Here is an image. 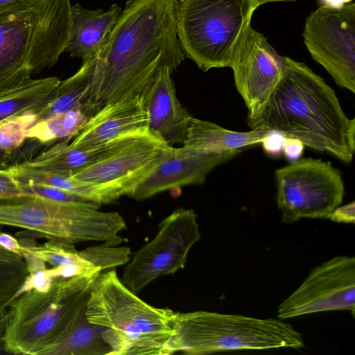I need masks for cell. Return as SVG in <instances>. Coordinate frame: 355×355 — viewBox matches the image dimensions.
<instances>
[{"label": "cell", "instance_id": "cell-6", "mask_svg": "<svg viewBox=\"0 0 355 355\" xmlns=\"http://www.w3.org/2000/svg\"><path fill=\"white\" fill-rule=\"evenodd\" d=\"M168 354H208L236 350L304 347L302 334L277 319H260L206 311H174Z\"/></svg>", "mask_w": 355, "mask_h": 355}, {"label": "cell", "instance_id": "cell-9", "mask_svg": "<svg viewBox=\"0 0 355 355\" xmlns=\"http://www.w3.org/2000/svg\"><path fill=\"white\" fill-rule=\"evenodd\" d=\"M175 150L148 126L137 128L110 153L71 177L92 184L101 204L110 203L129 196Z\"/></svg>", "mask_w": 355, "mask_h": 355}, {"label": "cell", "instance_id": "cell-36", "mask_svg": "<svg viewBox=\"0 0 355 355\" xmlns=\"http://www.w3.org/2000/svg\"><path fill=\"white\" fill-rule=\"evenodd\" d=\"M0 245L12 252L22 255V246L19 241L3 231L0 232Z\"/></svg>", "mask_w": 355, "mask_h": 355}, {"label": "cell", "instance_id": "cell-26", "mask_svg": "<svg viewBox=\"0 0 355 355\" xmlns=\"http://www.w3.org/2000/svg\"><path fill=\"white\" fill-rule=\"evenodd\" d=\"M89 118L80 108L57 113L34 124L28 130L27 138L44 144L58 139L71 138L84 127Z\"/></svg>", "mask_w": 355, "mask_h": 355}, {"label": "cell", "instance_id": "cell-19", "mask_svg": "<svg viewBox=\"0 0 355 355\" xmlns=\"http://www.w3.org/2000/svg\"><path fill=\"white\" fill-rule=\"evenodd\" d=\"M270 132L260 126L248 132H236L212 122L193 117L183 146L180 149L187 153L242 149L261 143Z\"/></svg>", "mask_w": 355, "mask_h": 355}, {"label": "cell", "instance_id": "cell-23", "mask_svg": "<svg viewBox=\"0 0 355 355\" xmlns=\"http://www.w3.org/2000/svg\"><path fill=\"white\" fill-rule=\"evenodd\" d=\"M16 180L20 183L55 187L78 196L84 200L101 205L94 186L64 174L33 168L22 164L12 167Z\"/></svg>", "mask_w": 355, "mask_h": 355}, {"label": "cell", "instance_id": "cell-12", "mask_svg": "<svg viewBox=\"0 0 355 355\" xmlns=\"http://www.w3.org/2000/svg\"><path fill=\"white\" fill-rule=\"evenodd\" d=\"M304 43L336 83L355 92V3L318 7L306 18Z\"/></svg>", "mask_w": 355, "mask_h": 355}, {"label": "cell", "instance_id": "cell-39", "mask_svg": "<svg viewBox=\"0 0 355 355\" xmlns=\"http://www.w3.org/2000/svg\"><path fill=\"white\" fill-rule=\"evenodd\" d=\"M259 6L271 3V2H280V1H295L296 0H256Z\"/></svg>", "mask_w": 355, "mask_h": 355}, {"label": "cell", "instance_id": "cell-3", "mask_svg": "<svg viewBox=\"0 0 355 355\" xmlns=\"http://www.w3.org/2000/svg\"><path fill=\"white\" fill-rule=\"evenodd\" d=\"M71 0H25L0 6V94L58 60L69 42Z\"/></svg>", "mask_w": 355, "mask_h": 355}, {"label": "cell", "instance_id": "cell-27", "mask_svg": "<svg viewBox=\"0 0 355 355\" xmlns=\"http://www.w3.org/2000/svg\"><path fill=\"white\" fill-rule=\"evenodd\" d=\"M48 239L41 245H37L33 241L26 239H21L19 241L22 246V252H28L44 263H48L53 268L65 266H78L83 268H98L84 259L73 244L54 239Z\"/></svg>", "mask_w": 355, "mask_h": 355}, {"label": "cell", "instance_id": "cell-16", "mask_svg": "<svg viewBox=\"0 0 355 355\" xmlns=\"http://www.w3.org/2000/svg\"><path fill=\"white\" fill-rule=\"evenodd\" d=\"M148 126L143 97L122 99L105 105L93 114L75 135L71 146L89 149L139 128Z\"/></svg>", "mask_w": 355, "mask_h": 355}, {"label": "cell", "instance_id": "cell-40", "mask_svg": "<svg viewBox=\"0 0 355 355\" xmlns=\"http://www.w3.org/2000/svg\"><path fill=\"white\" fill-rule=\"evenodd\" d=\"M25 1V0H0V6L12 3L15 1Z\"/></svg>", "mask_w": 355, "mask_h": 355}, {"label": "cell", "instance_id": "cell-35", "mask_svg": "<svg viewBox=\"0 0 355 355\" xmlns=\"http://www.w3.org/2000/svg\"><path fill=\"white\" fill-rule=\"evenodd\" d=\"M304 148V145L298 139L285 137L282 153L292 162L300 158Z\"/></svg>", "mask_w": 355, "mask_h": 355}, {"label": "cell", "instance_id": "cell-30", "mask_svg": "<svg viewBox=\"0 0 355 355\" xmlns=\"http://www.w3.org/2000/svg\"><path fill=\"white\" fill-rule=\"evenodd\" d=\"M19 183L24 194L37 195L58 201H87L78 196L55 187L40 184Z\"/></svg>", "mask_w": 355, "mask_h": 355}, {"label": "cell", "instance_id": "cell-25", "mask_svg": "<svg viewBox=\"0 0 355 355\" xmlns=\"http://www.w3.org/2000/svg\"><path fill=\"white\" fill-rule=\"evenodd\" d=\"M106 330L86 318L50 355H110L112 349L103 339Z\"/></svg>", "mask_w": 355, "mask_h": 355}, {"label": "cell", "instance_id": "cell-21", "mask_svg": "<svg viewBox=\"0 0 355 355\" xmlns=\"http://www.w3.org/2000/svg\"><path fill=\"white\" fill-rule=\"evenodd\" d=\"M60 80L55 76L31 79L0 94V123L26 114H37L53 98Z\"/></svg>", "mask_w": 355, "mask_h": 355}, {"label": "cell", "instance_id": "cell-29", "mask_svg": "<svg viewBox=\"0 0 355 355\" xmlns=\"http://www.w3.org/2000/svg\"><path fill=\"white\" fill-rule=\"evenodd\" d=\"M80 256L101 272L127 264L130 260L131 251L128 247H116L105 244L88 247L79 251Z\"/></svg>", "mask_w": 355, "mask_h": 355}, {"label": "cell", "instance_id": "cell-33", "mask_svg": "<svg viewBox=\"0 0 355 355\" xmlns=\"http://www.w3.org/2000/svg\"><path fill=\"white\" fill-rule=\"evenodd\" d=\"M284 139L282 134L270 132L261 142L265 152L271 156H278L282 153Z\"/></svg>", "mask_w": 355, "mask_h": 355}, {"label": "cell", "instance_id": "cell-28", "mask_svg": "<svg viewBox=\"0 0 355 355\" xmlns=\"http://www.w3.org/2000/svg\"><path fill=\"white\" fill-rule=\"evenodd\" d=\"M3 226L0 225V232ZM28 274L24 257L0 245V307H9Z\"/></svg>", "mask_w": 355, "mask_h": 355}, {"label": "cell", "instance_id": "cell-24", "mask_svg": "<svg viewBox=\"0 0 355 355\" xmlns=\"http://www.w3.org/2000/svg\"><path fill=\"white\" fill-rule=\"evenodd\" d=\"M38 120L37 115L26 114L0 123V168H9L27 160L23 144Z\"/></svg>", "mask_w": 355, "mask_h": 355}, {"label": "cell", "instance_id": "cell-7", "mask_svg": "<svg viewBox=\"0 0 355 355\" xmlns=\"http://www.w3.org/2000/svg\"><path fill=\"white\" fill-rule=\"evenodd\" d=\"M89 201H58L32 194L0 198V225L24 228L71 244L103 242L115 246L127 227L116 211H102Z\"/></svg>", "mask_w": 355, "mask_h": 355}, {"label": "cell", "instance_id": "cell-13", "mask_svg": "<svg viewBox=\"0 0 355 355\" xmlns=\"http://www.w3.org/2000/svg\"><path fill=\"white\" fill-rule=\"evenodd\" d=\"M338 310L355 312V258L336 256L313 268L278 307L280 319Z\"/></svg>", "mask_w": 355, "mask_h": 355}, {"label": "cell", "instance_id": "cell-10", "mask_svg": "<svg viewBox=\"0 0 355 355\" xmlns=\"http://www.w3.org/2000/svg\"><path fill=\"white\" fill-rule=\"evenodd\" d=\"M275 177L277 205L284 223L327 218L343 202L341 173L330 162L299 159L276 170Z\"/></svg>", "mask_w": 355, "mask_h": 355}, {"label": "cell", "instance_id": "cell-4", "mask_svg": "<svg viewBox=\"0 0 355 355\" xmlns=\"http://www.w3.org/2000/svg\"><path fill=\"white\" fill-rule=\"evenodd\" d=\"M98 275L56 278L46 291L31 289L18 295L8 307L4 350L50 355L87 318L89 292Z\"/></svg>", "mask_w": 355, "mask_h": 355}, {"label": "cell", "instance_id": "cell-14", "mask_svg": "<svg viewBox=\"0 0 355 355\" xmlns=\"http://www.w3.org/2000/svg\"><path fill=\"white\" fill-rule=\"evenodd\" d=\"M284 57L250 26L234 51L230 66L234 83L248 109L250 125L260 115L279 83Z\"/></svg>", "mask_w": 355, "mask_h": 355}, {"label": "cell", "instance_id": "cell-37", "mask_svg": "<svg viewBox=\"0 0 355 355\" xmlns=\"http://www.w3.org/2000/svg\"><path fill=\"white\" fill-rule=\"evenodd\" d=\"M10 317L8 306L0 307V352L4 349V336Z\"/></svg>", "mask_w": 355, "mask_h": 355}, {"label": "cell", "instance_id": "cell-31", "mask_svg": "<svg viewBox=\"0 0 355 355\" xmlns=\"http://www.w3.org/2000/svg\"><path fill=\"white\" fill-rule=\"evenodd\" d=\"M53 280L49 275L46 268L31 272L21 287L17 296L31 289L46 291L49 288Z\"/></svg>", "mask_w": 355, "mask_h": 355}, {"label": "cell", "instance_id": "cell-1", "mask_svg": "<svg viewBox=\"0 0 355 355\" xmlns=\"http://www.w3.org/2000/svg\"><path fill=\"white\" fill-rule=\"evenodd\" d=\"M178 0H128L105 42L83 60L90 88L83 111L92 116L103 106L144 97L159 71L184 61L176 26Z\"/></svg>", "mask_w": 355, "mask_h": 355}, {"label": "cell", "instance_id": "cell-15", "mask_svg": "<svg viewBox=\"0 0 355 355\" xmlns=\"http://www.w3.org/2000/svg\"><path fill=\"white\" fill-rule=\"evenodd\" d=\"M242 149L203 153H187L175 150L150 175L139 183L128 196L138 200L188 184H202L216 166L232 159Z\"/></svg>", "mask_w": 355, "mask_h": 355}, {"label": "cell", "instance_id": "cell-20", "mask_svg": "<svg viewBox=\"0 0 355 355\" xmlns=\"http://www.w3.org/2000/svg\"><path fill=\"white\" fill-rule=\"evenodd\" d=\"M128 132L101 146L89 149L73 147L67 138L46 148L30 161L21 164L71 177L110 153L121 144Z\"/></svg>", "mask_w": 355, "mask_h": 355}, {"label": "cell", "instance_id": "cell-38", "mask_svg": "<svg viewBox=\"0 0 355 355\" xmlns=\"http://www.w3.org/2000/svg\"><path fill=\"white\" fill-rule=\"evenodd\" d=\"M352 0H317L318 7H327L332 8H340Z\"/></svg>", "mask_w": 355, "mask_h": 355}, {"label": "cell", "instance_id": "cell-5", "mask_svg": "<svg viewBox=\"0 0 355 355\" xmlns=\"http://www.w3.org/2000/svg\"><path fill=\"white\" fill-rule=\"evenodd\" d=\"M173 311L153 306L132 292L115 270L101 272L87 304L88 321L107 328L110 355H168Z\"/></svg>", "mask_w": 355, "mask_h": 355}, {"label": "cell", "instance_id": "cell-32", "mask_svg": "<svg viewBox=\"0 0 355 355\" xmlns=\"http://www.w3.org/2000/svg\"><path fill=\"white\" fill-rule=\"evenodd\" d=\"M24 194L12 170L0 168V198Z\"/></svg>", "mask_w": 355, "mask_h": 355}, {"label": "cell", "instance_id": "cell-11", "mask_svg": "<svg viewBox=\"0 0 355 355\" xmlns=\"http://www.w3.org/2000/svg\"><path fill=\"white\" fill-rule=\"evenodd\" d=\"M200 237L193 209L173 211L159 223L154 239L134 253L122 282L137 294L155 279L183 268L189 250Z\"/></svg>", "mask_w": 355, "mask_h": 355}, {"label": "cell", "instance_id": "cell-2", "mask_svg": "<svg viewBox=\"0 0 355 355\" xmlns=\"http://www.w3.org/2000/svg\"><path fill=\"white\" fill-rule=\"evenodd\" d=\"M260 126L327 152L349 164L355 151V119L343 110L334 90L306 64L284 57L282 76L260 115Z\"/></svg>", "mask_w": 355, "mask_h": 355}, {"label": "cell", "instance_id": "cell-18", "mask_svg": "<svg viewBox=\"0 0 355 355\" xmlns=\"http://www.w3.org/2000/svg\"><path fill=\"white\" fill-rule=\"evenodd\" d=\"M122 8L112 4L107 10H89L71 6V28L65 51L85 60L96 54L116 25Z\"/></svg>", "mask_w": 355, "mask_h": 355}, {"label": "cell", "instance_id": "cell-22", "mask_svg": "<svg viewBox=\"0 0 355 355\" xmlns=\"http://www.w3.org/2000/svg\"><path fill=\"white\" fill-rule=\"evenodd\" d=\"M90 88V73L86 63L71 77L61 81L53 98L36 115L38 121L73 108L83 110Z\"/></svg>", "mask_w": 355, "mask_h": 355}, {"label": "cell", "instance_id": "cell-17", "mask_svg": "<svg viewBox=\"0 0 355 355\" xmlns=\"http://www.w3.org/2000/svg\"><path fill=\"white\" fill-rule=\"evenodd\" d=\"M172 72L162 68L144 97L148 128L171 146L184 142L193 118L178 99Z\"/></svg>", "mask_w": 355, "mask_h": 355}, {"label": "cell", "instance_id": "cell-8", "mask_svg": "<svg viewBox=\"0 0 355 355\" xmlns=\"http://www.w3.org/2000/svg\"><path fill=\"white\" fill-rule=\"evenodd\" d=\"M259 6L256 0H178L177 33L185 57L203 71L230 67Z\"/></svg>", "mask_w": 355, "mask_h": 355}, {"label": "cell", "instance_id": "cell-34", "mask_svg": "<svg viewBox=\"0 0 355 355\" xmlns=\"http://www.w3.org/2000/svg\"><path fill=\"white\" fill-rule=\"evenodd\" d=\"M330 220L337 223H354L355 206L352 201L342 207L336 208L327 217Z\"/></svg>", "mask_w": 355, "mask_h": 355}]
</instances>
